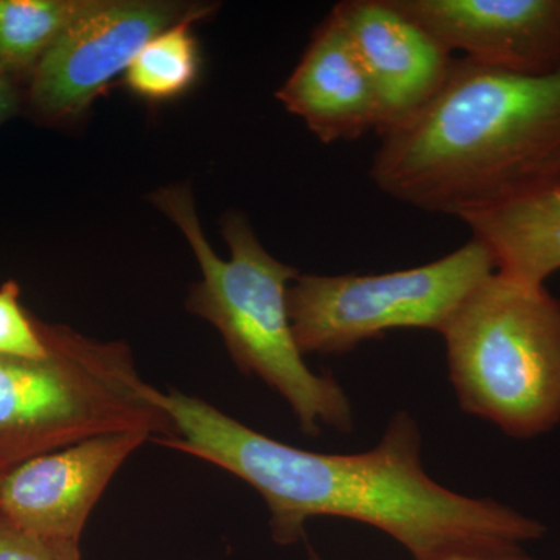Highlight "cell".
<instances>
[{"label": "cell", "mask_w": 560, "mask_h": 560, "mask_svg": "<svg viewBox=\"0 0 560 560\" xmlns=\"http://www.w3.org/2000/svg\"><path fill=\"white\" fill-rule=\"evenodd\" d=\"M150 397L175 429L161 445L248 482L267 503L276 544H296L305 523L318 517L370 525L415 560L522 551L547 534L539 521L514 508L453 492L429 477L418 422L408 412L389 420L370 452L330 455L271 440L176 389L151 386Z\"/></svg>", "instance_id": "obj_1"}, {"label": "cell", "mask_w": 560, "mask_h": 560, "mask_svg": "<svg viewBox=\"0 0 560 560\" xmlns=\"http://www.w3.org/2000/svg\"><path fill=\"white\" fill-rule=\"evenodd\" d=\"M371 178L460 221L560 183V70L518 75L453 58L440 91L382 132Z\"/></svg>", "instance_id": "obj_2"}, {"label": "cell", "mask_w": 560, "mask_h": 560, "mask_svg": "<svg viewBox=\"0 0 560 560\" xmlns=\"http://www.w3.org/2000/svg\"><path fill=\"white\" fill-rule=\"evenodd\" d=\"M151 201L179 228L201 267L202 278L190 291L187 311L220 331L238 370L278 390L302 433L318 436L323 427L350 433L353 411L345 389L330 375L315 374L307 366L294 338L289 289L301 272L275 259L241 212L223 219L221 234L231 257L221 260L184 184L158 190Z\"/></svg>", "instance_id": "obj_3"}, {"label": "cell", "mask_w": 560, "mask_h": 560, "mask_svg": "<svg viewBox=\"0 0 560 560\" xmlns=\"http://www.w3.org/2000/svg\"><path fill=\"white\" fill-rule=\"evenodd\" d=\"M43 331L47 355H0L2 463L18 466L103 434L142 431L156 444L175 436L124 342L46 323Z\"/></svg>", "instance_id": "obj_4"}, {"label": "cell", "mask_w": 560, "mask_h": 560, "mask_svg": "<svg viewBox=\"0 0 560 560\" xmlns=\"http://www.w3.org/2000/svg\"><path fill=\"white\" fill-rule=\"evenodd\" d=\"M460 410L515 440L560 425V300L493 271L442 331Z\"/></svg>", "instance_id": "obj_5"}, {"label": "cell", "mask_w": 560, "mask_h": 560, "mask_svg": "<svg viewBox=\"0 0 560 560\" xmlns=\"http://www.w3.org/2000/svg\"><path fill=\"white\" fill-rule=\"evenodd\" d=\"M497 271L492 254L471 238L440 260L383 275H301L289 312L302 353L340 355L394 329L442 334L471 291Z\"/></svg>", "instance_id": "obj_6"}, {"label": "cell", "mask_w": 560, "mask_h": 560, "mask_svg": "<svg viewBox=\"0 0 560 560\" xmlns=\"http://www.w3.org/2000/svg\"><path fill=\"white\" fill-rule=\"evenodd\" d=\"M202 5L164 0H91L44 55L24 90V108L44 125L70 124L158 33Z\"/></svg>", "instance_id": "obj_7"}, {"label": "cell", "mask_w": 560, "mask_h": 560, "mask_svg": "<svg viewBox=\"0 0 560 560\" xmlns=\"http://www.w3.org/2000/svg\"><path fill=\"white\" fill-rule=\"evenodd\" d=\"M147 441L142 431L103 434L24 460L0 480V514L36 536L80 541L110 478Z\"/></svg>", "instance_id": "obj_8"}, {"label": "cell", "mask_w": 560, "mask_h": 560, "mask_svg": "<svg viewBox=\"0 0 560 560\" xmlns=\"http://www.w3.org/2000/svg\"><path fill=\"white\" fill-rule=\"evenodd\" d=\"M393 2L451 54L518 75L560 70V0Z\"/></svg>", "instance_id": "obj_9"}, {"label": "cell", "mask_w": 560, "mask_h": 560, "mask_svg": "<svg viewBox=\"0 0 560 560\" xmlns=\"http://www.w3.org/2000/svg\"><path fill=\"white\" fill-rule=\"evenodd\" d=\"M334 10L374 88L381 136L410 119L440 91L452 54L393 0H345Z\"/></svg>", "instance_id": "obj_10"}, {"label": "cell", "mask_w": 560, "mask_h": 560, "mask_svg": "<svg viewBox=\"0 0 560 560\" xmlns=\"http://www.w3.org/2000/svg\"><path fill=\"white\" fill-rule=\"evenodd\" d=\"M276 98L324 143L350 142L378 130L374 88L334 9L313 32Z\"/></svg>", "instance_id": "obj_11"}, {"label": "cell", "mask_w": 560, "mask_h": 560, "mask_svg": "<svg viewBox=\"0 0 560 560\" xmlns=\"http://www.w3.org/2000/svg\"><path fill=\"white\" fill-rule=\"evenodd\" d=\"M463 221L501 275L545 285L560 271V183Z\"/></svg>", "instance_id": "obj_12"}, {"label": "cell", "mask_w": 560, "mask_h": 560, "mask_svg": "<svg viewBox=\"0 0 560 560\" xmlns=\"http://www.w3.org/2000/svg\"><path fill=\"white\" fill-rule=\"evenodd\" d=\"M91 0H0V77L27 86L44 55Z\"/></svg>", "instance_id": "obj_13"}, {"label": "cell", "mask_w": 560, "mask_h": 560, "mask_svg": "<svg viewBox=\"0 0 560 560\" xmlns=\"http://www.w3.org/2000/svg\"><path fill=\"white\" fill-rule=\"evenodd\" d=\"M210 11L212 7L202 5L142 47L125 72V83L136 95L150 102H164L189 90L200 70L191 25Z\"/></svg>", "instance_id": "obj_14"}, {"label": "cell", "mask_w": 560, "mask_h": 560, "mask_svg": "<svg viewBox=\"0 0 560 560\" xmlns=\"http://www.w3.org/2000/svg\"><path fill=\"white\" fill-rule=\"evenodd\" d=\"M21 287L7 280L0 287V355L40 359L49 352L43 320L22 307Z\"/></svg>", "instance_id": "obj_15"}, {"label": "cell", "mask_w": 560, "mask_h": 560, "mask_svg": "<svg viewBox=\"0 0 560 560\" xmlns=\"http://www.w3.org/2000/svg\"><path fill=\"white\" fill-rule=\"evenodd\" d=\"M0 560H80L79 540L36 536L0 514Z\"/></svg>", "instance_id": "obj_16"}, {"label": "cell", "mask_w": 560, "mask_h": 560, "mask_svg": "<svg viewBox=\"0 0 560 560\" xmlns=\"http://www.w3.org/2000/svg\"><path fill=\"white\" fill-rule=\"evenodd\" d=\"M24 108V88L0 77V127L16 117Z\"/></svg>", "instance_id": "obj_17"}, {"label": "cell", "mask_w": 560, "mask_h": 560, "mask_svg": "<svg viewBox=\"0 0 560 560\" xmlns=\"http://www.w3.org/2000/svg\"><path fill=\"white\" fill-rule=\"evenodd\" d=\"M308 560H323L316 555L315 551H311V559ZM438 560H537L526 555L525 550L522 551H508V552H480V555H456L448 556V558H442Z\"/></svg>", "instance_id": "obj_18"}, {"label": "cell", "mask_w": 560, "mask_h": 560, "mask_svg": "<svg viewBox=\"0 0 560 560\" xmlns=\"http://www.w3.org/2000/svg\"><path fill=\"white\" fill-rule=\"evenodd\" d=\"M13 467H16V466H13V464H9V463H2V460H0V480H2L3 475H5L7 471H10L11 469H13Z\"/></svg>", "instance_id": "obj_19"}]
</instances>
